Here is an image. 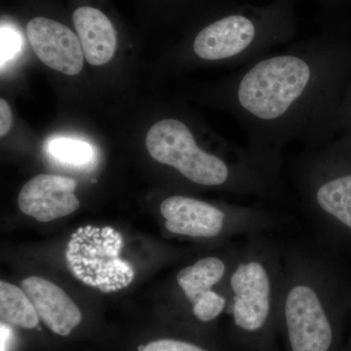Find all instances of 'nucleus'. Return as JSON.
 Instances as JSON below:
<instances>
[{
    "label": "nucleus",
    "instance_id": "2",
    "mask_svg": "<svg viewBox=\"0 0 351 351\" xmlns=\"http://www.w3.org/2000/svg\"><path fill=\"white\" fill-rule=\"evenodd\" d=\"M351 313V271L319 241L283 245L279 338L284 351H343Z\"/></svg>",
    "mask_w": 351,
    "mask_h": 351
},
{
    "label": "nucleus",
    "instance_id": "1",
    "mask_svg": "<svg viewBox=\"0 0 351 351\" xmlns=\"http://www.w3.org/2000/svg\"><path fill=\"white\" fill-rule=\"evenodd\" d=\"M351 83V40L322 38L269 53L221 85L248 147L282 154L302 143L315 149L341 135L339 115Z\"/></svg>",
    "mask_w": 351,
    "mask_h": 351
},
{
    "label": "nucleus",
    "instance_id": "13",
    "mask_svg": "<svg viewBox=\"0 0 351 351\" xmlns=\"http://www.w3.org/2000/svg\"><path fill=\"white\" fill-rule=\"evenodd\" d=\"M48 152L59 162L71 166L88 165L94 157L92 145L75 138H52L48 145Z\"/></svg>",
    "mask_w": 351,
    "mask_h": 351
},
{
    "label": "nucleus",
    "instance_id": "9",
    "mask_svg": "<svg viewBox=\"0 0 351 351\" xmlns=\"http://www.w3.org/2000/svg\"><path fill=\"white\" fill-rule=\"evenodd\" d=\"M76 188L77 182L71 178L38 175L21 189L18 205L23 213L48 223L69 216L80 208Z\"/></svg>",
    "mask_w": 351,
    "mask_h": 351
},
{
    "label": "nucleus",
    "instance_id": "5",
    "mask_svg": "<svg viewBox=\"0 0 351 351\" xmlns=\"http://www.w3.org/2000/svg\"><path fill=\"white\" fill-rule=\"evenodd\" d=\"M165 228L173 234L195 239L271 233L287 218L261 206L215 204L193 196H168L160 204Z\"/></svg>",
    "mask_w": 351,
    "mask_h": 351
},
{
    "label": "nucleus",
    "instance_id": "3",
    "mask_svg": "<svg viewBox=\"0 0 351 351\" xmlns=\"http://www.w3.org/2000/svg\"><path fill=\"white\" fill-rule=\"evenodd\" d=\"M283 244L270 233L241 243L228 282V336L235 351H279Z\"/></svg>",
    "mask_w": 351,
    "mask_h": 351
},
{
    "label": "nucleus",
    "instance_id": "11",
    "mask_svg": "<svg viewBox=\"0 0 351 351\" xmlns=\"http://www.w3.org/2000/svg\"><path fill=\"white\" fill-rule=\"evenodd\" d=\"M73 19L88 63L108 64L117 45V32L110 20L101 11L89 6L76 9Z\"/></svg>",
    "mask_w": 351,
    "mask_h": 351
},
{
    "label": "nucleus",
    "instance_id": "4",
    "mask_svg": "<svg viewBox=\"0 0 351 351\" xmlns=\"http://www.w3.org/2000/svg\"><path fill=\"white\" fill-rule=\"evenodd\" d=\"M292 177L319 241L351 253V133L306 149L293 163Z\"/></svg>",
    "mask_w": 351,
    "mask_h": 351
},
{
    "label": "nucleus",
    "instance_id": "6",
    "mask_svg": "<svg viewBox=\"0 0 351 351\" xmlns=\"http://www.w3.org/2000/svg\"><path fill=\"white\" fill-rule=\"evenodd\" d=\"M262 21L242 13L215 21L196 34L191 53L199 61L242 68L269 54L274 45L287 38L280 29L258 25Z\"/></svg>",
    "mask_w": 351,
    "mask_h": 351
},
{
    "label": "nucleus",
    "instance_id": "7",
    "mask_svg": "<svg viewBox=\"0 0 351 351\" xmlns=\"http://www.w3.org/2000/svg\"><path fill=\"white\" fill-rule=\"evenodd\" d=\"M240 248L241 243L219 255L198 258L176 276V284L188 302L189 314L199 324H213L226 313L228 278Z\"/></svg>",
    "mask_w": 351,
    "mask_h": 351
},
{
    "label": "nucleus",
    "instance_id": "10",
    "mask_svg": "<svg viewBox=\"0 0 351 351\" xmlns=\"http://www.w3.org/2000/svg\"><path fill=\"white\" fill-rule=\"evenodd\" d=\"M22 289L36 307L39 319L54 334L69 336L82 322L80 309L63 289L47 279L27 277L22 281Z\"/></svg>",
    "mask_w": 351,
    "mask_h": 351
},
{
    "label": "nucleus",
    "instance_id": "17",
    "mask_svg": "<svg viewBox=\"0 0 351 351\" xmlns=\"http://www.w3.org/2000/svg\"><path fill=\"white\" fill-rule=\"evenodd\" d=\"M350 323H351V313H350ZM343 351H351V328H350V338H348V341L345 345V348H343Z\"/></svg>",
    "mask_w": 351,
    "mask_h": 351
},
{
    "label": "nucleus",
    "instance_id": "16",
    "mask_svg": "<svg viewBox=\"0 0 351 351\" xmlns=\"http://www.w3.org/2000/svg\"><path fill=\"white\" fill-rule=\"evenodd\" d=\"M13 117L10 106L4 99L0 100V136L4 137L12 127Z\"/></svg>",
    "mask_w": 351,
    "mask_h": 351
},
{
    "label": "nucleus",
    "instance_id": "12",
    "mask_svg": "<svg viewBox=\"0 0 351 351\" xmlns=\"http://www.w3.org/2000/svg\"><path fill=\"white\" fill-rule=\"evenodd\" d=\"M0 318L2 323L27 330L38 327L40 320L25 291L5 281L0 282Z\"/></svg>",
    "mask_w": 351,
    "mask_h": 351
},
{
    "label": "nucleus",
    "instance_id": "15",
    "mask_svg": "<svg viewBox=\"0 0 351 351\" xmlns=\"http://www.w3.org/2000/svg\"><path fill=\"white\" fill-rule=\"evenodd\" d=\"M339 129H341V134L351 133V83L346 91L343 107H341Z\"/></svg>",
    "mask_w": 351,
    "mask_h": 351
},
{
    "label": "nucleus",
    "instance_id": "8",
    "mask_svg": "<svg viewBox=\"0 0 351 351\" xmlns=\"http://www.w3.org/2000/svg\"><path fill=\"white\" fill-rule=\"evenodd\" d=\"M32 50L49 68L66 75H76L83 68L82 43L66 25L47 18L36 17L27 25Z\"/></svg>",
    "mask_w": 351,
    "mask_h": 351
},
{
    "label": "nucleus",
    "instance_id": "14",
    "mask_svg": "<svg viewBox=\"0 0 351 351\" xmlns=\"http://www.w3.org/2000/svg\"><path fill=\"white\" fill-rule=\"evenodd\" d=\"M19 34L8 27L1 25V64L8 61L20 49Z\"/></svg>",
    "mask_w": 351,
    "mask_h": 351
}]
</instances>
